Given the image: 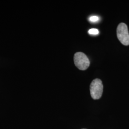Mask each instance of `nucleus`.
Returning <instances> with one entry per match:
<instances>
[{
	"label": "nucleus",
	"mask_w": 129,
	"mask_h": 129,
	"mask_svg": "<svg viewBox=\"0 0 129 129\" xmlns=\"http://www.w3.org/2000/svg\"><path fill=\"white\" fill-rule=\"evenodd\" d=\"M117 35L118 39L125 46L129 45V33L127 25L120 23L117 29Z\"/></svg>",
	"instance_id": "nucleus-3"
},
{
	"label": "nucleus",
	"mask_w": 129,
	"mask_h": 129,
	"mask_svg": "<svg viewBox=\"0 0 129 129\" xmlns=\"http://www.w3.org/2000/svg\"><path fill=\"white\" fill-rule=\"evenodd\" d=\"M74 61L76 66L81 70L87 69L90 64L88 57L82 52L76 53L74 55Z\"/></svg>",
	"instance_id": "nucleus-1"
},
{
	"label": "nucleus",
	"mask_w": 129,
	"mask_h": 129,
	"mask_svg": "<svg viewBox=\"0 0 129 129\" xmlns=\"http://www.w3.org/2000/svg\"><path fill=\"white\" fill-rule=\"evenodd\" d=\"M89 20L91 22H98L99 20V17L98 16H91V17H90L89 18Z\"/></svg>",
	"instance_id": "nucleus-5"
},
{
	"label": "nucleus",
	"mask_w": 129,
	"mask_h": 129,
	"mask_svg": "<svg viewBox=\"0 0 129 129\" xmlns=\"http://www.w3.org/2000/svg\"><path fill=\"white\" fill-rule=\"evenodd\" d=\"M103 86L102 80L99 78L93 80L90 86L91 96L94 100H98L102 97Z\"/></svg>",
	"instance_id": "nucleus-2"
},
{
	"label": "nucleus",
	"mask_w": 129,
	"mask_h": 129,
	"mask_svg": "<svg viewBox=\"0 0 129 129\" xmlns=\"http://www.w3.org/2000/svg\"><path fill=\"white\" fill-rule=\"evenodd\" d=\"M88 33L89 34H91V35H96L99 34V31L97 29H95V28H92L90 29L89 31H88Z\"/></svg>",
	"instance_id": "nucleus-4"
}]
</instances>
